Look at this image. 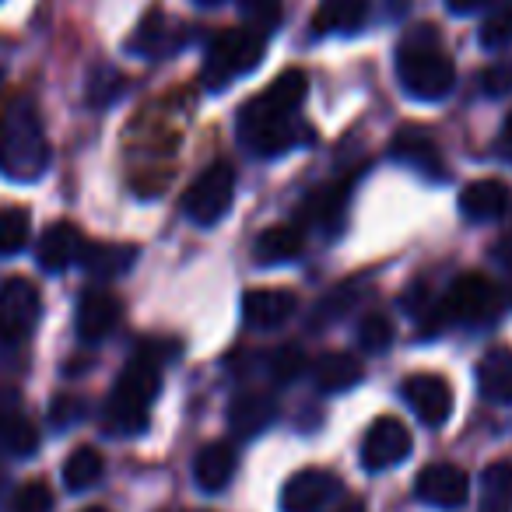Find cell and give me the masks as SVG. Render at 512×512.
Segmentation results:
<instances>
[{
    "mask_svg": "<svg viewBox=\"0 0 512 512\" xmlns=\"http://www.w3.org/2000/svg\"><path fill=\"white\" fill-rule=\"evenodd\" d=\"M50 165V141L32 102H15L0 116V172L15 183H32Z\"/></svg>",
    "mask_w": 512,
    "mask_h": 512,
    "instance_id": "obj_1",
    "label": "cell"
},
{
    "mask_svg": "<svg viewBox=\"0 0 512 512\" xmlns=\"http://www.w3.org/2000/svg\"><path fill=\"white\" fill-rule=\"evenodd\" d=\"M397 78L407 95L421 102H439L453 92L456 67L446 53L435 46V29L421 25L400 43L397 53Z\"/></svg>",
    "mask_w": 512,
    "mask_h": 512,
    "instance_id": "obj_2",
    "label": "cell"
},
{
    "mask_svg": "<svg viewBox=\"0 0 512 512\" xmlns=\"http://www.w3.org/2000/svg\"><path fill=\"white\" fill-rule=\"evenodd\" d=\"M162 390L158 362L148 355H134L116 379V390L106 404V428L113 435H141L148 428V411Z\"/></svg>",
    "mask_w": 512,
    "mask_h": 512,
    "instance_id": "obj_3",
    "label": "cell"
},
{
    "mask_svg": "<svg viewBox=\"0 0 512 512\" xmlns=\"http://www.w3.org/2000/svg\"><path fill=\"white\" fill-rule=\"evenodd\" d=\"M267 53V36L264 32L249 29V25H239V29H225L211 39L207 46L204 67H200V78L211 92H221L228 88L235 78L253 71Z\"/></svg>",
    "mask_w": 512,
    "mask_h": 512,
    "instance_id": "obj_4",
    "label": "cell"
},
{
    "mask_svg": "<svg viewBox=\"0 0 512 512\" xmlns=\"http://www.w3.org/2000/svg\"><path fill=\"white\" fill-rule=\"evenodd\" d=\"M235 130H239V141L260 158L285 155V151H292L302 141V123L295 116L274 113V109L260 106L256 99H249L239 109Z\"/></svg>",
    "mask_w": 512,
    "mask_h": 512,
    "instance_id": "obj_5",
    "label": "cell"
},
{
    "mask_svg": "<svg viewBox=\"0 0 512 512\" xmlns=\"http://www.w3.org/2000/svg\"><path fill=\"white\" fill-rule=\"evenodd\" d=\"M498 306H502V288L488 278V274H460V278L449 285L446 299L439 306V316L449 323H467V327H477V323L495 320Z\"/></svg>",
    "mask_w": 512,
    "mask_h": 512,
    "instance_id": "obj_6",
    "label": "cell"
},
{
    "mask_svg": "<svg viewBox=\"0 0 512 512\" xmlns=\"http://www.w3.org/2000/svg\"><path fill=\"white\" fill-rule=\"evenodd\" d=\"M235 200V169L228 162H211L190 183L183 197V214L200 228L218 225Z\"/></svg>",
    "mask_w": 512,
    "mask_h": 512,
    "instance_id": "obj_7",
    "label": "cell"
},
{
    "mask_svg": "<svg viewBox=\"0 0 512 512\" xmlns=\"http://www.w3.org/2000/svg\"><path fill=\"white\" fill-rule=\"evenodd\" d=\"M43 316V295L29 278H8L0 285V344H22Z\"/></svg>",
    "mask_w": 512,
    "mask_h": 512,
    "instance_id": "obj_8",
    "label": "cell"
},
{
    "mask_svg": "<svg viewBox=\"0 0 512 512\" xmlns=\"http://www.w3.org/2000/svg\"><path fill=\"white\" fill-rule=\"evenodd\" d=\"M411 456V432L400 418H376L365 432L362 442V463L365 470H390L400 460Z\"/></svg>",
    "mask_w": 512,
    "mask_h": 512,
    "instance_id": "obj_9",
    "label": "cell"
},
{
    "mask_svg": "<svg viewBox=\"0 0 512 512\" xmlns=\"http://www.w3.org/2000/svg\"><path fill=\"white\" fill-rule=\"evenodd\" d=\"M341 495V481L327 470H299L281 488V512H323Z\"/></svg>",
    "mask_w": 512,
    "mask_h": 512,
    "instance_id": "obj_10",
    "label": "cell"
},
{
    "mask_svg": "<svg viewBox=\"0 0 512 512\" xmlns=\"http://www.w3.org/2000/svg\"><path fill=\"white\" fill-rule=\"evenodd\" d=\"M414 495L435 509H460L470 495V477L456 463H428L414 481Z\"/></svg>",
    "mask_w": 512,
    "mask_h": 512,
    "instance_id": "obj_11",
    "label": "cell"
},
{
    "mask_svg": "<svg viewBox=\"0 0 512 512\" xmlns=\"http://www.w3.org/2000/svg\"><path fill=\"white\" fill-rule=\"evenodd\" d=\"M404 400L411 404V411L425 421L428 428H439L453 414V386L442 376L432 372H418V376L404 379Z\"/></svg>",
    "mask_w": 512,
    "mask_h": 512,
    "instance_id": "obj_12",
    "label": "cell"
},
{
    "mask_svg": "<svg viewBox=\"0 0 512 512\" xmlns=\"http://www.w3.org/2000/svg\"><path fill=\"white\" fill-rule=\"evenodd\" d=\"M299 309V299L288 288H249L242 295V320L253 330H278Z\"/></svg>",
    "mask_w": 512,
    "mask_h": 512,
    "instance_id": "obj_13",
    "label": "cell"
},
{
    "mask_svg": "<svg viewBox=\"0 0 512 512\" xmlns=\"http://www.w3.org/2000/svg\"><path fill=\"white\" fill-rule=\"evenodd\" d=\"M123 320V302L116 299L113 292L106 288H92V292L81 295L78 302V334L81 341L88 344H99L120 327Z\"/></svg>",
    "mask_w": 512,
    "mask_h": 512,
    "instance_id": "obj_14",
    "label": "cell"
},
{
    "mask_svg": "<svg viewBox=\"0 0 512 512\" xmlns=\"http://www.w3.org/2000/svg\"><path fill=\"white\" fill-rule=\"evenodd\" d=\"M127 46L151 60L172 57V53H179L186 46V29L176 22V18L162 15V11H151V15L137 25V32L130 36Z\"/></svg>",
    "mask_w": 512,
    "mask_h": 512,
    "instance_id": "obj_15",
    "label": "cell"
},
{
    "mask_svg": "<svg viewBox=\"0 0 512 512\" xmlns=\"http://www.w3.org/2000/svg\"><path fill=\"white\" fill-rule=\"evenodd\" d=\"M85 253V242H81V232L71 225V221H57L50 225L43 235H39V246H36V260L46 274H60L81 260Z\"/></svg>",
    "mask_w": 512,
    "mask_h": 512,
    "instance_id": "obj_16",
    "label": "cell"
},
{
    "mask_svg": "<svg viewBox=\"0 0 512 512\" xmlns=\"http://www.w3.org/2000/svg\"><path fill=\"white\" fill-rule=\"evenodd\" d=\"M235 467H239V456H235V449L228 442H207L197 453V460H193V481L207 495H218L221 488L232 484Z\"/></svg>",
    "mask_w": 512,
    "mask_h": 512,
    "instance_id": "obj_17",
    "label": "cell"
},
{
    "mask_svg": "<svg viewBox=\"0 0 512 512\" xmlns=\"http://www.w3.org/2000/svg\"><path fill=\"white\" fill-rule=\"evenodd\" d=\"M348 197H351L348 179H341V183H327L302 200L299 218L306 221V225H316V228H323V232H330V228L341 225L344 211H348Z\"/></svg>",
    "mask_w": 512,
    "mask_h": 512,
    "instance_id": "obj_18",
    "label": "cell"
},
{
    "mask_svg": "<svg viewBox=\"0 0 512 512\" xmlns=\"http://www.w3.org/2000/svg\"><path fill=\"white\" fill-rule=\"evenodd\" d=\"M393 158H400V162L414 165V169H421L425 176L432 179H442L446 176V169H442V155H439V144L432 141V134L421 127H404L397 130V137H393V148H390Z\"/></svg>",
    "mask_w": 512,
    "mask_h": 512,
    "instance_id": "obj_19",
    "label": "cell"
},
{
    "mask_svg": "<svg viewBox=\"0 0 512 512\" xmlns=\"http://www.w3.org/2000/svg\"><path fill=\"white\" fill-rule=\"evenodd\" d=\"M278 418V404L271 393H239L228 407V425L239 439H253Z\"/></svg>",
    "mask_w": 512,
    "mask_h": 512,
    "instance_id": "obj_20",
    "label": "cell"
},
{
    "mask_svg": "<svg viewBox=\"0 0 512 512\" xmlns=\"http://www.w3.org/2000/svg\"><path fill=\"white\" fill-rule=\"evenodd\" d=\"M460 211L470 221H495L509 211V186L502 179H474L463 186Z\"/></svg>",
    "mask_w": 512,
    "mask_h": 512,
    "instance_id": "obj_21",
    "label": "cell"
},
{
    "mask_svg": "<svg viewBox=\"0 0 512 512\" xmlns=\"http://www.w3.org/2000/svg\"><path fill=\"white\" fill-rule=\"evenodd\" d=\"M477 390L491 404H512V348H491L477 362Z\"/></svg>",
    "mask_w": 512,
    "mask_h": 512,
    "instance_id": "obj_22",
    "label": "cell"
},
{
    "mask_svg": "<svg viewBox=\"0 0 512 512\" xmlns=\"http://www.w3.org/2000/svg\"><path fill=\"white\" fill-rule=\"evenodd\" d=\"M302 249H306V239H302L299 228L295 225H271L256 235L253 256H256V264L278 267V264H292V260H299Z\"/></svg>",
    "mask_w": 512,
    "mask_h": 512,
    "instance_id": "obj_23",
    "label": "cell"
},
{
    "mask_svg": "<svg viewBox=\"0 0 512 512\" xmlns=\"http://www.w3.org/2000/svg\"><path fill=\"white\" fill-rule=\"evenodd\" d=\"M306 92H309L306 71H299V67H288V71H281L278 78L264 88V92L256 95V102H260V106H267V109H274V113L295 116V109L302 106Z\"/></svg>",
    "mask_w": 512,
    "mask_h": 512,
    "instance_id": "obj_24",
    "label": "cell"
},
{
    "mask_svg": "<svg viewBox=\"0 0 512 512\" xmlns=\"http://www.w3.org/2000/svg\"><path fill=\"white\" fill-rule=\"evenodd\" d=\"M369 18V0H320L316 32H358Z\"/></svg>",
    "mask_w": 512,
    "mask_h": 512,
    "instance_id": "obj_25",
    "label": "cell"
},
{
    "mask_svg": "<svg viewBox=\"0 0 512 512\" xmlns=\"http://www.w3.org/2000/svg\"><path fill=\"white\" fill-rule=\"evenodd\" d=\"M365 379V369L355 355H327L316 365V386L323 393H344Z\"/></svg>",
    "mask_w": 512,
    "mask_h": 512,
    "instance_id": "obj_26",
    "label": "cell"
},
{
    "mask_svg": "<svg viewBox=\"0 0 512 512\" xmlns=\"http://www.w3.org/2000/svg\"><path fill=\"white\" fill-rule=\"evenodd\" d=\"M481 512H512V463L495 460L481 474Z\"/></svg>",
    "mask_w": 512,
    "mask_h": 512,
    "instance_id": "obj_27",
    "label": "cell"
},
{
    "mask_svg": "<svg viewBox=\"0 0 512 512\" xmlns=\"http://www.w3.org/2000/svg\"><path fill=\"white\" fill-rule=\"evenodd\" d=\"M102 474H106V460H102V453H99V449H92V446L74 449V453L67 456V463H64V484L71 491L95 488V484L102 481Z\"/></svg>",
    "mask_w": 512,
    "mask_h": 512,
    "instance_id": "obj_28",
    "label": "cell"
},
{
    "mask_svg": "<svg viewBox=\"0 0 512 512\" xmlns=\"http://www.w3.org/2000/svg\"><path fill=\"white\" fill-rule=\"evenodd\" d=\"M85 271L95 278H120L123 271H130L137 260V246H92L81 253Z\"/></svg>",
    "mask_w": 512,
    "mask_h": 512,
    "instance_id": "obj_29",
    "label": "cell"
},
{
    "mask_svg": "<svg viewBox=\"0 0 512 512\" xmlns=\"http://www.w3.org/2000/svg\"><path fill=\"white\" fill-rule=\"evenodd\" d=\"M123 88H127V78H123L120 71H116L113 64H95L92 71H88V106L95 109H106L113 106L116 99L123 95Z\"/></svg>",
    "mask_w": 512,
    "mask_h": 512,
    "instance_id": "obj_30",
    "label": "cell"
},
{
    "mask_svg": "<svg viewBox=\"0 0 512 512\" xmlns=\"http://www.w3.org/2000/svg\"><path fill=\"white\" fill-rule=\"evenodd\" d=\"M0 446L11 456H32L39 449V432L22 414H0Z\"/></svg>",
    "mask_w": 512,
    "mask_h": 512,
    "instance_id": "obj_31",
    "label": "cell"
},
{
    "mask_svg": "<svg viewBox=\"0 0 512 512\" xmlns=\"http://www.w3.org/2000/svg\"><path fill=\"white\" fill-rule=\"evenodd\" d=\"M32 235V218L25 207H0V256H15Z\"/></svg>",
    "mask_w": 512,
    "mask_h": 512,
    "instance_id": "obj_32",
    "label": "cell"
},
{
    "mask_svg": "<svg viewBox=\"0 0 512 512\" xmlns=\"http://www.w3.org/2000/svg\"><path fill=\"white\" fill-rule=\"evenodd\" d=\"M302 369H306V351L299 344H281L267 355V372L274 383H292L302 376Z\"/></svg>",
    "mask_w": 512,
    "mask_h": 512,
    "instance_id": "obj_33",
    "label": "cell"
},
{
    "mask_svg": "<svg viewBox=\"0 0 512 512\" xmlns=\"http://www.w3.org/2000/svg\"><path fill=\"white\" fill-rule=\"evenodd\" d=\"M481 46L484 50H505L512 43V4H498L481 25Z\"/></svg>",
    "mask_w": 512,
    "mask_h": 512,
    "instance_id": "obj_34",
    "label": "cell"
},
{
    "mask_svg": "<svg viewBox=\"0 0 512 512\" xmlns=\"http://www.w3.org/2000/svg\"><path fill=\"white\" fill-rule=\"evenodd\" d=\"M358 344H362V351H369V355H379V351H386L393 344V323L390 316L383 313H369L362 320V327H358Z\"/></svg>",
    "mask_w": 512,
    "mask_h": 512,
    "instance_id": "obj_35",
    "label": "cell"
},
{
    "mask_svg": "<svg viewBox=\"0 0 512 512\" xmlns=\"http://www.w3.org/2000/svg\"><path fill=\"white\" fill-rule=\"evenodd\" d=\"M242 18L249 22V29L271 36L281 25V0H239Z\"/></svg>",
    "mask_w": 512,
    "mask_h": 512,
    "instance_id": "obj_36",
    "label": "cell"
},
{
    "mask_svg": "<svg viewBox=\"0 0 512 512\" xmlns=\"http://www.w3.org/2000/svg\"><path fill=\"white\" fill-rule=\"evenodd\" d=\"M11 512H53V495L43 481H29L15 491Z\"/></svg>",
    "mask_w": 512,
    "mask_h": 512,
    "instance_id": "obj_37",
    "label": "cell"
},
{
    "mask_svg": "<svg viewBox=\"0 0 512 512\" xmlns=\"http://www.w3.org/2000/svg\"><path fill=\"white\" fill-rule=\"evenodd\" d=\"M355 295H358V288L355 285H341L337 292H330L327 299L316 306V316L313 320L316 323H330V320H341L344 313H348L351 306H355Z\"/></svg>",
    "mask_w": 512,
    "mask_h": 512,
    "instance_id": "obj_38",
    "label": "cell"
},
{
    "mask_svg": "<svg viewBox=\"0 0 512 512\" xmlns=\"http://www.w3.org/2000/svg\"><path fill=\"white\" fill-rule=\"evenodd\" d=\"M481 85H484V95H491V99L509 95L512 92V60H498V64H491L488 71L481 74Z\"/></svg>",
    "mask_w": 512,
    "mask_h": 512,
    "instance_id": "obj_39",
    "label": "cell"
},
{
    "mask_svg": "<svg viewBox=\"0 0 512 512\" xmlns=\"http://www.w3.org/2000/svg\"><path fill=\"white\" fill-rule=\"evenodd\" d=\"M81 414H85V404H81L78 397H71V393H64V397H57L50 404V421L57 428H71L74 421L81 418Z\"/></svg>",
    "mask_w": 512,
    "mask_h": 512,
    "instance_id": "obj_40",
    "label": "cell"
},
{
    "mask_svg": "<svg viewBox=\"0 0 512 512\" xmlns=\"http://www.w3.org/2000/svg\"><path fill=\"white\" fill-rule=\"evenodd\" d=\"M495 260H498V267H502V295L512 302V246L509 242H498Z\"/></svg>",
    "mask_w": 512,
    "mask_h": 512,
    "instance_id": "obj_41",
    "label": "cell"
},
{
    "mask_svg": "<svg viewBox=\"0 0 512 512\" xmlns=\"http://www.w3.org/2000/svg\"><path fill=\"white\" fill-rule=\"evenodd\" d=\"M488 4H495V0H446V8L453 11V15H477V11H484Z\"/></svg>",
    "mask_w": 512,
    "mask_h": 512,
    "instance_id": "obj_42",
    "label": "cell"
},
{
    "mask_svg": "<svg viewBox=\"0 0 512 512\" xmlns=\"http://www.w3.org/2000/svg\"><path fill=\"white\" fill-rule=\"evenodd\" d=\"M505 141L512 144V113H509V120H505Z\"/></svg>",
    "mask_w": 512,
    "mask_h": 512,
    "instance_id": "obj_43",
    "label": "cell"
},
{
    "mask_svg": "<svg viewBox=\"0 0 512 512\" xmlns=\"http://www.w3.org/2000/svg\"><path fill=\"white\" fill-rule=\"evenodd\" d=\"M197 4H204V8H218L221 0H197Z\"/></svg>",
    "mask_w": 512,
    "mask_h": 512,
    "instance_id": "obj_44",
    "label": "cell"
},
{
    "mask_svg": "<svg viewBox=\"0 0 512 512\" xmlns=\"http://www.w3.org/2000/svg\"><path fill=\"white\" fill-rule=\"evenodd\" d=\"M344 512H362V509H358V505H348V509H344Z\"/></svg>",
    "mask_w": 512,
    "mask_h": 512,
    "instance_id": "obj_45",
    "label": "cell"
},
{
    "mask_svg": "<svg viewBox=\"0 0 512 512\" xmlns=\"http://www.w3.org/2000/svg\"><path fill=\"white\" fill-rule=\"evenodd\" d=\"M85 512H106V509H85Z\"/></svg>",
    "mask_w": 512,
    "mask_h": 512,
    "instance_id": "obj_46",
    "label": "cell"
},
{
    "mask_svg": "<svg viewBox=\"0 0 512 512\" xmlns=\"http://www.w3.org/2000/svg\"><path fill=\"white\" fill-rule=\"evenodd\" d=\"M0 81H4V71H0Z\"/></svg>",
    "mask_w": 512,
    "mask_h": 512,
    "instance_id": "obj_47",
    "label": "cell"
}]
</instances>
